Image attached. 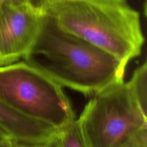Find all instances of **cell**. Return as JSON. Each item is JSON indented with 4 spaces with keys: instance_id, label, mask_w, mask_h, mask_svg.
<instances>
[{
    "instance_id": "7c38bea8",
    "label": "cell",
    "mask_w": 147,
    "mask_h": 147,
    "mask_svg": "<svg viewBox=\"0 0 147 147\" xmlns=\"http://www.w3.org/2000/svg\"><path fill=\"white\" fill-rule=\"evenodd\" d=\"M43 147H61L58 142V139L56 136V133L51 139H49L47 142L43 144Z\"/></svg>"
},
{
    "instance_id": "4fadbf2b",
    "label": "cell",
    "mask_w": 147,
    "mask_h": 147,
    "mask_svg": "<svg viewBox=\"0 0 147 147\" xmlns=\"http://www.w3.org/2000/svg\"><path fill=\"white\" fill-rule=\"evenodd\" d=\"M24 4L27 3V0H0V7L5 4Z\"/></svg>"
},
{
    "instance_id": "6da1fadb",
    "label": "cell",
    "mask_w": 147,
    "mask_h": 147,
    "mask_svg": "<svg viewBox=\"0 0 147 147\" xmlns=\"http://www.w3.org/2000/svg\"><path fill=\"white\" fill-rule=\"evenodd\" d=\"M22 60L63 88L90 96L124 81L126 68L109 53L63 30L46 12Z\"/></svg>"
},
{
    "instance_id": "277c9868",
    "label": "cell",
    "mask_w": 147,
    "mask_h": 147,
    "mask_svg": "<svg viewBox=\"0 0 147 147\" xmlns=\"http://www.w3.org/2000/svg\"><path fill=\"white\" fill-rule=\"evenodd\" d=\"M76 120L87 147H121L147 127L146 109L125 81L91 96Z\"/></svg>"
},
{
    "instance_id": "30bf717a",
    "label": "cell",
    "mask_w": 147,
    "mask_h": 147,
    "mask_svg": "<svg viewBox=\"0 0 147 147\" xmlns=\"http://www.w3.org/2000/svg\"><path fill=\"white\" fill-rule=\"evenodd\" d=\"M43 144L25 143L9 138L0 142V147H43Z\"/></svg>"
},
{
    "instance_id": "5b68a950",
    "label": "cell",
    "mask_w": 147,
    "mask_h": 147,
    "mask_svg": "<svg viewBox=\"0 0 147 147\" xmlns=\"http://www.w3.org/2000/svg\"><path fill=\"white\" fill-rule=\"evenodd\" d=\"M44 14L27 3L0 7V66L24 58L37 38Z\"/></svg>"
},
{
    "instance_id": "3957f363",
    "label": "cell",
    "mask_w": 147,
    "mask_h": 147,
    "mask_svg": "<svg viewBox=\"0 0 147 147\" xmlns=\"http://www.w3.org/2000/svg\"><path fill=\"white\" fill-rule=\"evenodd\" d=\"M0 100L56 130L76 119L63 88L24 60L0 66Z\"/></svg>"
},
{
    "instance_id": "ba28073f",
    "label": "cell",
    "mask_w": 147,
    "mask_h": 147,
    "mask_svg": "<svg viewBox=\"0 0 147 147\" xmlns=\"http://www.w3.org/2000/svg\"><path fill=\"white\" fill-rule=\"evenodd\" d=\"M61 147H87L76 119L56 131Z\"/></svg>"
},
{
    "instance_id": "7a4b0ae2",
    "label": "cell",
    "mask_w": 147,
    "mask_h": 147,
    "mask_svg": "<svg viewBox=\"0 0 147 147\" xmlns=\"http://www.w3.org/2000/svg\"><path fill=\"white\" fill-rule=\"evenodd\" d=\"M45 12L63 30L126 67L142 53L145 37L140 14L127 0H49Z\"/></svg>"
},
{
    "instance_id": "9c48e42d",
    "label": "cell",
    "mask_w": 147,
    "mask_h": 147,
    "mask_svg": "<svg viewBox=\"0 0 147 147\" xmlns=\"http://www.w3.org/2000/svg\"><path fill=\"white\" fill-rule=\"evenodd\" d=\"M121 147H147V127L135 133Z\"/></svg>"
},
{
    "instance_id": "8992f818",
    "label": "cell",
    "mask_w": 147,
    "mask_h": 147,
    "mask_svg": "<svg viewBox=\"0 0 147 147\" xmlns=\"http://www.w3.org/2000/svg\"><path fill=\"white\" fill-rule=\"evenodd\" d=\"M0 127L9 137L19 142L43 144L56 133V129L23 116L0 100Z\"/></svg>"
},
{
    "instance_id": "5bb4252c",
    "label": "cell",
    "mask_w": 147,
    "mask_h": 147,
    "mask_svg": "<svg viewBox=\"0 0 147 147\" xmlns=\"http://www.w3.org/2000/svg\"><path fill=\"white\" fill-rule=\"evenodd\" d=\"M9 137L8 136V135H7V134H6L5 132L2 130V129L0 127V142H2V141H4V140H5V139H9Z\"/></svg>"
},
{
    "instance_id": "8fae6325",
    "label": "cell",
    "mask_w": 147,
    "mask_h": 147,
    "mask_svg": "<svg viewBox=\"0 0 147 147\" xmlns=\"http://www.w3.org/2000/svg\"><path fill=\"white\" fill-rule=\"evenodd\" d=\"M48 1L49 0H27L29 5L41 12H45Z\"/></svg>"
},
{
    "instance_id": "52a82bcc",
    "label": "cell",
    "mask_w": 147,
    "mask_h": 147,
    "mask_svg": "<svg viewBox=\"0 0 147 147\" xmlns=\"http://www.w3.org/2000/svg\"><path fill=\"white\" fill-rule=\"evenodd\" d=\"M131 90L142 107H147V65L144 62L134 72L131 78L127 81Z\"/></svg>"
}]
</instances>
